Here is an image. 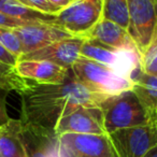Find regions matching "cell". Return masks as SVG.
Instances as JSON below:
<instances>
[{"instance_id": "obj_2", "label": "cell", "mask_w": 157, "mask_h": 157, "mask_svg": "<svg viewBox=\"0 0 157 157\" xmlns=\"http://www.w3.org/2000/svg\"><path fill=\"white\" fill-rule=\"evenodd\" d=\"M99 109L107 133L154 124L131 90L107 98Z\"/></svg>"}, {"instance_id": "obj_18", "label": "cell", "mask_w": 157, "mask_h": 157, "mask_svg": "<svg viewBox=\"0 0 157 157\" xmlns=\"http://www.w3.org/2000/svg\"><path fill=\"white\" fill-rule=\"evenodd\" d=\"M101 20L114 23L127 31L129 27L128 0H103Z\"/></svg>"}, {"instance_id": "obj_17", "label": "cell", "mask_w": 157, "mask_h": 157, "mask_svg": "<svg viewBox=\"0 0 157 157\" xmlns=\"http://www.w3.org/2000/svg\"><path fill=\"white\" fill-rule=\"evenodd\" d=\"M0 13L29 23L52 24L55 16L45 15L21 2V0H0Z\"/></svg>"}, {"instance_id": "obj_24", "label": "cell", "mask_w": 157, "mask_h": 157, "mask_svg": "<svg viewBox=\"0 0 157 157\" xmlns=\"http://www.w3.org/2000/svg\"><path fill=\"white\" fill-rule=\"evenodd\" d=\"M7 94L8 93L0 90V127L10 121L7 109Z\"/></svg>"}, {"instance_id": "obj_5", "label": "cell", "mask_w": 157, "mask_h": 157, "mask_svg": "<svg viewBox=\"0 0 157 157\" xmlns=\"http://www.w3.org/2000/svg\"><path fill=\"white\" fill-rule=\"evenodd\" d=\"M80 56L110 68L130 82L141 70V59L137 51L114 50L93 40L84 39Z\"/></svg>"}, {"instance_id": "obj_14", "label": "cell", "mask_w": 157, "mask_h": 157, "mask_svg": "<svg viewBox=\"0 0 157 157\" xmlns=\"http://www.w3.org/2000/svg\"><path fill=\"white\" fill-rule=\"evenodd\" d=\"M86 39L96 41L114 50L137 51L130 36L125 29L105 20H101Z\"/></svg>"}, {"instance_id": "obj_11", "label": "cell", "mask_w": 157, "mask_h": 157, "mask_svg": "<svg viewBox=\"0 0 157 157\" xmlns=\"http://www.w3.org/2000/svg\"><path fill=\"white\" fill-rule=\"evenodd\" d=\"M84 39L68 38L51 44L36 52L23 55L18 60H42L48 61L59 67L70 70L80 58V50Z\"/></svg>"}, {"instance_id": "obj_12", "label": "cell", "mask_w": 157, "mask_h": 157, "mask_svg": "<svg viewBox=\"0 0 157 157\" xmlns=\"http://www.w3.org/2000/svg\"><path fill=\"white\" fill-rule=\"evenodd\" d=\"M15 70L23 78L38 84H61L70 75V70L42 60H18Z\"/></svg>"}, {"instance_id": "obj_22", "label": "cell", "mask_w": 157, "mask_h": 157, "mask_svg": "<svg viewBox=\"0 0 157 157\" xmlns=\"http://www.w3.org/2000/svg\"><path fill=\"white\" fill-rule=\"evenodd\" d=\"M0 45L9 51L18 59L23 56V50L20 40L12 31V29L0 27Z\"/></svg>"}, {"instance_id": "obj_19", "label": "cell", "mask_w": 157, "mask_h": 157, "mask_svg": "<svg viewBox=\"0 0 157 157\" xmlns=\"http://www.w3.org/2000/svg\"><path fill=\"white\" fill-rule=\"evenodd\" d=\"M30 81H27L17 74L15 67L0 63V90L6 93L23 92L29 85Z\"/></svg>"}, {"instance_id": "obj_21", "label": "cell", "mask_w": 157, "mask_h": 157, "mask_svg": "<svg viewBox=\"0 0 157 157\" xmlns=\"http://www.w3.org/2000/svg\"><path fill=\"white\" fill-rule=\"evenodd\" d=\"M141 71L151 75L157 76V33L144 55L141 57Z\"/></svg>"}, {"instance_id": "obj_16", "label": "cell", "mask_w": 157, "mask_h": 157, "mask_svg": "<svg viewBox=\"0 0 157 157\" xmlns=\"http://www.w3.org/2000/svg\"><path fill=\"white\" fill-rule=\"evenodd\" d=\"M0 157H28L22 138V123L10 118L0 127Z\"/></svg>"}, {"instance_id": "obj_13", "label": "cell", "mask_w": 157, "mask_h": 157, "mask_svg": "<svg viewBox=\"0 0 157 157\" xmlns=\"http://www.w3.org/2000/svg\"><path fill=\"white\" fill-rule=\"evenodd\" d=\"M22 138L28 157H59L58 136L55 131L22 124Z\"/></svg>"}, {"instance_id": "obj_23", "label": "cell", "mask_w": 157, "mask_h": 157, "mask_svg": "<svg viewBox=\"0 0 157 157\" xmlns=\"http://www.w3.org/2000/svg\"><path fill=\"white\" fill-rule=\"evenodd\" d=\"M31 24H38V23H29V22H25V21L16 20V18H12L10 16H7L5 14L0 13V27L14 29V28H17V27L27 26V25H31Z\"/></svg>"}, {"instance_id": "obj_26", "label": "cell", "mask_w": 157, "mask_h": 157, "mask_svg": "<svg viewBox=\"0 0 157 157\" xmlns=\"http://www.w3.org/2000/svg\"><path fill=\"white\" fill-rule=\"evenodd\" d=\"M144 157H157V146L150 151Z\"/></svg>"}, {"instance_id": "obj_1", "label": "cell", "mask_w": 157, "mask_h": 157, "mask_svg": "<svg viewBox=\"0 0 157 157\" xmlns=\"http://www.w3.org/2000/svg\"><path fill=\"white\" fill-rule=\"evenodd\" d=\"M21 123L53 130L63 116L78 107L99 108L109 97L90 92L70 75L61 84L30 82L21 93Z\"/></svg>"}, {"instance_id": "obj_9", "label": "cell", "mask_w": 157, "mask_h": 157, "mask_svg": "<svg viewBox=\"0 0 157 157\" xmlns=\"http://www.w3.org/2000/svg\"><path fill=\"white\" fill-rule=\"evenodd\" d=\"M57 136L65 133L76 135H105L102 114L99 108L78 107L63 116L54 128Z\"/></svg>"}, {"instance_id": "obj_8", "label": "cell", "mask_w": 157, "mask_h": 157, "mask_svg": "<svg viewBox=\"0 0 157 157\" xmlns=\"http://www.w3.org/2000/svg\"><path fill=\"white\" fill-rule=\"evenodd\" d=\"M117 157H144L157 146V124L108 133Z\"/></svg>"}, {"instance_id": "obj_25", "label": "cell", "mask_w": 157, "mask_h": 157, "mask_svg": "<svg viewBox=\"0 0 157 157\" xmlns=\"http://www.w3.org/2000/svg\"><path fill=\"white\" fill-rule=\"evenodd\" d=\"M17 61H18L17 57H15L13 54H11L9 51L6 50L3 46L0 45V63L12 66V67H15Z\"/></svg>"}, {"instance_id": "obj_15", "label": "cell", "mask_w": 157, "mask_h": 157, "mask_svg": "<svg viewBox=\"0 0 157 157\" xmlns=\"http://www.w3.org/2000/svg\"><path fill=\"white\" fill-rule=\"evenodd\" d=\"M131 90L139 99L152 122L157 124V76L140 70L132 78Z\"/></svg>"}, {"instance_id": "obj_3", "label": "cell", "mask_w": 157, "mask_h": 157, "mask_svg": "<svg viewBox=\"0 0 157 157\" xmlns=\"http://www.w3.org/2000/svg\"><path fill=\"white\" fill-rule=\"evenodd\" d=\"M70 70L76 81L86 90L101 96H115L130 90L132 87V82L121 76L112 69L81 56Z\"/></svg>"}, {"instance_id": "obj_6", "label": "cell", "mask_w": 157, "mask_h": 157, "mask_svg": "<svg viewBox=\"0 0 157 157\" xmlns=\"http://www.w3.org/2000/svg\"><path fill=\"white\" fill-rule=\"evenodd\" d=\"M128 8L127 31L141 58L157 33V0H128Z\"/></svg>"}, {"instance_id": "obj_10", "label": "cell", "mask_w": 157, "mask_h": 157, "mask_svg": "<svg viewBox=\"0 0 157 157\" xmlns=\"http://www.w3.org/2000/svg\"><path fill=\"white\" fill-rule=\"evenodd\" d=\"M22 45L23 55L44 48L60 40L73 38L52 24H31L12 29Z\"/></svg>"}, {"instance_id": "obj_7", "label": "cell", "mask_w": 157, "mask_h": 157, "mask_svg": "<svg viewBox=\"0 0 157 157\" xmlns=\"http://www.w3.org/2000/svg\"><path fill=\"white\" fill-rule=\"evenodd\" d=\"M59 157H117L108 133L76 135L65 133L58 137Z\"/></svg>"}, {"instance_id": "obj_4", "label": "cell", "mask_w": 157, "mask_h": 157, "mask_svg": "<svg viewBox=\"0 0 157 157\" xmlns=\"http://www.w3.org/2000/svg\"><path fill=\"white\" fill-rule=\"evenodd\" d=\"M103 0H74L54 17L52 25L73 38L86 39L101 21Z\"/></svg>"}, {"instance_id": "obj_20", "label": "cell", "mask_w": 157, "mask_h": 157, "mask_svg": "<svg viewBox=\"0 0 157 157\" xmlns=\"http://www.w3.org/2000/svg\"><path fill=\"white\" fill-rule=\"evenodd\" d=\"M73 1L74 0H21V2L27 7L51 16L58 15Z\"/></svg>"}]
</instances>
